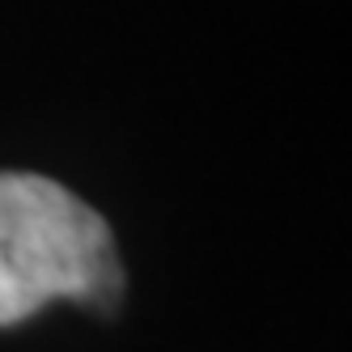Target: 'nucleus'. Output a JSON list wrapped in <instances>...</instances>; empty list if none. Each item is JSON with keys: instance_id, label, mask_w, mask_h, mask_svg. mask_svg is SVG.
I'll list each match as a JSON object with an SVG mask.
<instances>
[{"instance_id": "f257e3e1", "label": "nucleus", "mask_w": 352, "mask_h": 352, "mask_svg": "<svg viewBox=\"0 0 352 352\" xmlns=\"http://www.w3.org/2000/svg\"><path fill=\"white\" fill-rule=\"evenodd\" d=\"M60 297L102 314L119 306L123 263L111 225L56 179L0 170V327Z\"/></svg>"}]
</instances>
